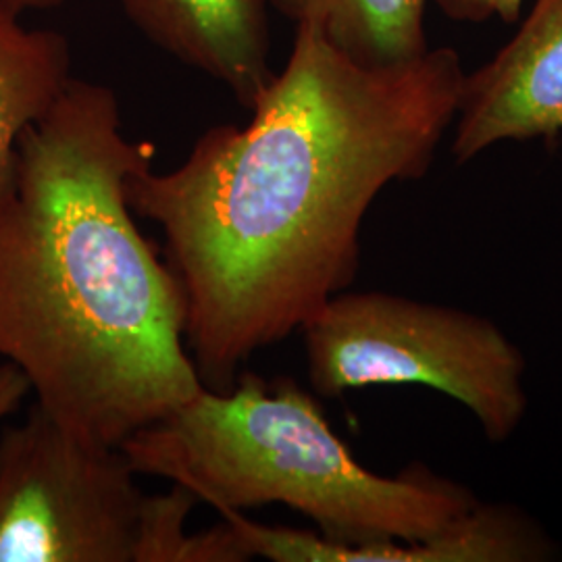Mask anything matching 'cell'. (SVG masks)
Instances as JSON below:
<instances>
[{
    "label": "cell",
    "instance_id": "8992f818",
    "mask_svg": "<svg viewBox=\"0 0 562 562\" xmlns=\"http://www.w3.org/2000/svg\"><path fill=\"white\" fill-rule=\"evenodd\" d=\"M562 136V0H536L515 36L464 71L452 157L475 161L504 142Z\"/></svg>",
    "mask_w": 562,
    "mask_h": 562
},
{
    "label": "cell",
    "instance_id": "52a82bcc",
    "mask_svg": "<svg viewBox=\"0 0 562 562\" xmlns=\"http://www.w3.org/2000/svg\"><path fill=\"white\" fill-rule=\"evenodd\" d=\"M142 32L252 111L273 80L267 0H120Z\"/></svg>",
    "mask_w": 562,
    "mask_h": 562
},
{
    "label": "cell",
    "instance_id": "277c9868",
    "mask_svg": "<svg viewBox=\"0 0 562 562\" xmlns=\"http://www.w3.org/2000/svg\"><path fill=\"white\" fill-rule=\"evenodd\" d=\"M301 331L308 382L323 398L373 385H423L462 404L494 443L510 440L525 419L521 348L473 311L344 290Z\"/></svg>",
    "mask_w": 562,
    "mask_h": 562
},
{
    "label": "cell",
    "instance_id": "7c38bea8",
    "mask_svg": "<svg viewBox=\"0 0 562 562\" xmlns=\"http://www.w3.org/2000/svg\"><path fill=\"white\" fill-rule=\"evenodd\" d=\"M13 11L23 13V11H32V9H48V7H55L63 0H4Z\"/></svg>",
    "mask_w": 562,
    "mask_h": 562
},
{
    "label": "cell",
    "instance_id": "6da1fadb",
    "mask_svg": "<svg viewBox=\"0 0 562 562\" xmlns=\"http://www.w3.org/2000/svg\"><path fill=\"white\" fill-rule=\"evenodd\" d=\"M462 80L450 46L367 65L299 25L252 120L204 132L171 171L130 178L134 215L161 227L206 387L229 390L252 355L352 285L367 211L429 173Z\"/></svg>",
    "mask_w": 562,
    "mask_h": 562
},
{
    "label": "cell",
    "instance_id": "3957f363",
    "mask_svg": "<svg viewBox=\"0 0 562 562\" xmlns=\"http://www.w3.org/2000/svg\"><path fill=\"white\" fill-rule=\"evenodd\" d=\"M121 450L138 475L181 485L220 515L283 504L338 542H417L480 503L417 462L398 475L362 467L299 383L252 373L229 390L204 385Z\"/></svg>",
    "mask_w": 562,
    "mask_h": 562
},
{
    "label": "cell",
    "instance_id": "ba28073f",
    "mask_svg": "<svg viewBox=\"0 0 562 562\" xmlns=\"http://www.w3.org/2000/svg\"><path fill=\"white\" fill-rule=\"evenodd\" d=\"M69 46L59 32L27 30L0 0V199L13 183L21 134L57 102L69 76Z\"/></svg>",
    "mask_w": 562,
    "mask_h": 562
},
{
    "label": "cell",
    "instance_id": "5b68a950",
    "mask_svg": "<svg viewBox=\"0 0 562 562\" xmlns=\"http://www.w3.org/2000/svg\"><path fill=\"white\" fill-rule=\"evenodd\" d=\"M121 448L34 402L0 427V562H138L148 494Z\"/></svg>",
    "mask_w": 562,
    "mask_h": 562
},
{
    "label": "cell",
    "instance_id": "30bf717a",
    "mask_svg": "<svg viewBox=\"0 0 562 562\" xmlns=\"http://www.w3.org/2000/svg\"><path fill=\"white\" fill-rule=\"evenodd\" d=\"M448 20L483 23L519 20L525 0H434Z\"/></svg>",
    "mask_w": 562,
    "mask_h": 562
},
{
    "label": "cell",
    "instance_id": "8fae6325",
    "mask_svg": "<svg viewBox=\"0 0 562 562\" xmlns=\"http://www.w3.org/2000/svg\"><path fill=\"white\" fill-rule=\"evenodd\" d=\"M30 394L32 387L20 369L0 359V427L20 411Z\"/></svg>",
    "mask_w": 562,
    "mask_h": 562
},
{
    "label": "cell",
    "instance_id": "9c48e42d",
    "mask_svg": "<svg viewBox=\"0 0 562 562\" xmlns=\"http://www.w3.org/2000/svg\"><path fill=\"white\" fill-rule=\"evenodd\" d=\"M281 11L319 32L350 59L392 65L417 59L431 46L427 0H273Z\"/></svg>",
    "mask_w": 562,
    "mask_h": 562
},
{
    "label": "cell",
    "instance_id": "7a4b0ae2",
    "mask_svg": "<svg viewBox=\"0 0 562 562\" xmlns=\"http://www.w3.org/2000/svg\"><path fill=\"white\" fill-rule=\"evenodd\" d=\"M153 159L109 86L71 80L21 134L0 199V359L55 422L113 448L204 387L180 283L127 201Z\"/></svg>",
    "mask_w": 562,
    "mask_h": 562
}]
</instances>
